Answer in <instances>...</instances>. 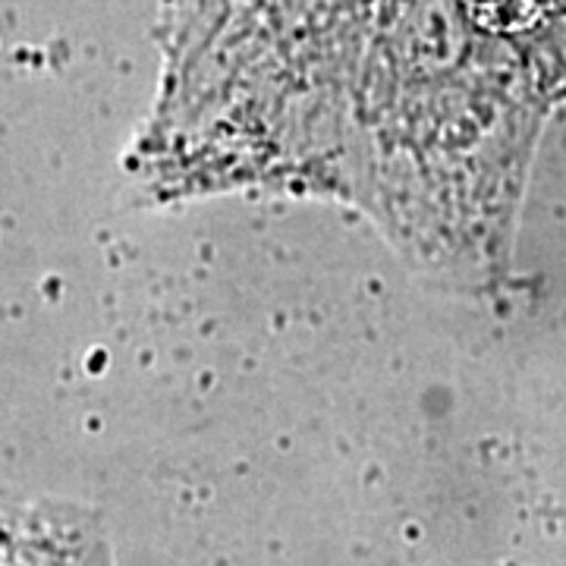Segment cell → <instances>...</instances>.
Listing matches in <instances>:
<instances>
[]
</instances>
